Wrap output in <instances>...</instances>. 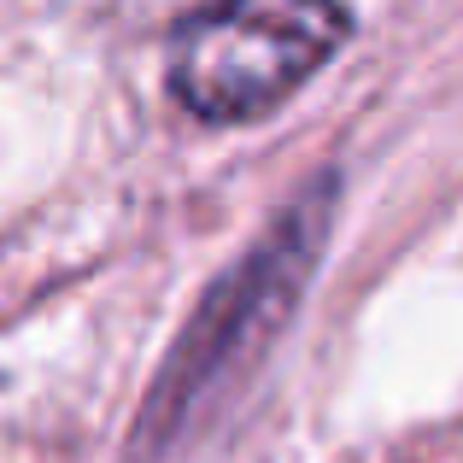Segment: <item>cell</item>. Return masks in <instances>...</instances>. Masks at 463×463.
Segmentation results:
<instances>
[{
  "label": "cell",
  "mask_w": 463,
  "mask_h": 463,
  "mask_svg": "<svg viewBox=\"0 0 463 463\" xmlns=\"http://www.w3.org/2000/svg\"><path fill=\"white\" fill-rule=\"evenodd\" d=\"M328 200H335V182L306 188L270 223V235L205 294V306L194 311V323L182 328V340L170 346L165 375H158V387L147 393V405H141V434H136L141 446H165L170 434L288 323L299 288L311 282L317 252H323Z\"/></svg>",
  "instance_id": "obj_2"
},
{
  "label": "cell",
  "mask_w": 463,
  "mask_h": 463,
  "mask_svg": "<svg viewBox=\"0 0 463 463\" xmlns=\"http://www.w3.org/2000/svg\"><path fill=\"white\" fill-rule=\"evenodd\" d=\"M340 0H205L170 30L165 82L200 124H259L346 47Z\"/></svg>",
  "instance_id": "obj_1"
}]
</instances>
